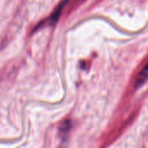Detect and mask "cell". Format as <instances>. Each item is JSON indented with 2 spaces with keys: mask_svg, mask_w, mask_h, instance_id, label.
<instances>
[{
  "mask_svg": "<svg viewBox=\"0 0 148 148\" xmlns=\"http://www.w3.org/2000/svg\"><path fill=\"white\" fill-rule=\"evenodd\" d=\"M147 80H148V62L138 75L137 79H136V86L137 87L141 86L143 83L146 82Z\"/></svg>",
  "mask_w": 148,
  "mask_h": 148,
  "instance_id": "cell-1",
  "label": "cell"
},
{
  "mask_svg": "<svg viewBox=\"0 0 148 148\" xmlns=\"http://www.w3.org/2000/svg\"><path fill=\"white\" fill-rule=\"evenodd\" d=\"M66 3H67V0H64V1L57 7V9L55 10V11L52 13V15H51V17L49 18V23H55V22L58 19V17H59V16H60V14H61V11H62L63 8L65 6Z\"/></svg>",
  "mask_w": 148,
  "mask_h": 148,
  "instance_id": "cell-2",
  "label": "cell"
},
{
  "mask_svg": "<svg viewBox=\"0 0 148 148\" xmlns=\"http://www.w3.org/2000/svg\"><path fill=\"white\" fill-rule=\"evenodd\" d=\"M70 128H71V123L68 121H65L62 124L61 127H60V133H61V134L64 135V136H65L67 134V133L69 132Z\"/></svg>",
  "mask_w": 148,
  "mask_h": 148,
  "instance_id": "cell-3",
  "label": "cell"
}]
</instances>
